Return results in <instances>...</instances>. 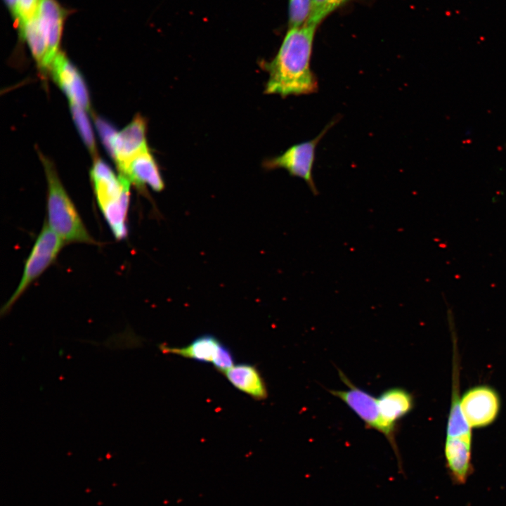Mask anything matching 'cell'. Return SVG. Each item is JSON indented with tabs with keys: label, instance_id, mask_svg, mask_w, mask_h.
<instances>
[{
	"label": "cell",
	"instance_id": "obj_1",
	"mask_svg": "<svg viewBox=\"0 0 506 506\" xmlns=\"http://www.w3.org/2000/svg\"><path fill=\"white\" fill-rule=\"evenodd\" d=\"M316 28L306 23L289 28L275 56L261 63L268 73L265 93L287 97L318 91V78L311 69Z\"/></svg>",
	"mask_w": 506,
	"mask_h": 506
},
{
	"label": "cell",
	"instance_id": "obj_2",
	"mask_svg": "<svg viewBox=\"0 0 506 506\" xmlns=\"http://www.w3.org/2000/svg\"><path fill=\"white\" fill-rule=\"evenodd\" d=\"M98 206L117 240L128 235L127 214L131 183L122 175L116 176L101 160H96L91 171Z\"/></svg>",
	"mask_w": 506,
	"mask_h": 506
},
{
	"label": "cell",
	"instance_id": "obj_3",
	"mask_svg": "<svg viewBox=\"0 0 506 506\" xmlns=\"http://www.w3.org/2000/svg\"><path fill=\"white\" fill-rule=\"evenodd\" d=\"M43 162L48 183L46 223L65 243L96 244L63 187L54 167L45 157Z\"/></svg>",
	"mask_w": 506,
	"mask_h": 506
},
{
	"label": "cell",
	"instance_id": "obj_4",
	"mask_svg": "<svg viewBox=\"0 0 506 506\" xmlns=\"http://www.w3.org/2000/svg\"><path fill=\"white\" fill-rule=\"evenodd\" d=\"M338 373L348 389H328V391L352 410L365 423L367 429L376 430L384 436L396 456L398 472L403 474L402 459L396 439L398 426L384 420L378 406L377 398L355 385L341 370L338 369Z\"/></svg>",
	"mask_w": 506,
	"mask_h": 506
},
{
	"label": "cell",
	"instance_id": "obj_5",
	"mask_svg": "<svg viewBox=\"0 0 506 506\" xmlns=\"http://www.w3.org/2000/svg\"><path fill=\"white\" fill-rule=\"evenodd\" d=\"M65 242L45 221L25 261L20 282L1 309L6 314L27 289L56 261Z\"/></svg>",
	"mask_w": 506,
	"mask_h": 506
},
{
	"label": "cell",
	"instance_id": "obj_6",
	"mask_svg": "<svg viewBox=\"0 0 506 506\" xmlns=\"http://www.w3.org/2000/svg\"><path fill=\"white\" fill-rule=\"evenodd\" d=\"M337 121L338 119H335L329 122L316 138L294 145L281 155L266 160L264 167L268 169L287 170L291 176L304 179L311 191L317 195L318 190L312 176L316 149L323 137Z\"/></svg>",
	"mask_w": 506,
	"mask_h": 506
},
{
	"label": "cell",
	"instance_id": "obj_7",
	"mask_svg": "<svg viewBox=\"0 0 506 506\" xmlns=\"http://www.w3.org/2000/svg\"><path fill=\"white\" fill-rule=\"evenodd\" d=\"M462 414L471 428L488 426L497 418L500 410L498 392L486 385L470 388L460 397Z\"/></svg>",
	"mask_w": 506,
	"mask_h": 506
},
{
	"label": "cell",
	"instance_id": "obj_8",
	"mask_svg": "<svg viewBox=\"0 0 506 506\" xmlns=\"http://www.w3.org/2000/svg\"><path fill=\"white\" fill-rule=\"evenodd\" d=\"M147 149L146 122L143 117L137 115L125 128L115 134L108 150L119 169Z\"/></svg>",
	"mask_w": 506,
	"mask_h": 506
},
{
	"label": "cell",
	"instance_id": "obj_9",
	"mask_svg": "<svg viewBox=\"0 0 506 506\" xmlns=\"http://www.w3.org/2000/svg\"><path fill=\"white\" fill-rule=\"evenodd\" d=\"M52 76L67 96L70 104L89 110V95L84 78L77 68L61 52H58L50 67Z\"/></svg>",
	"mask_w": 506,
	"mask_h": 506
},
{
	"label": "cell",
	"instance_id": "obj_10",
	"mask_svg": "<svg viewBox=\"0 0 506 506\" xmlns=\"http://www.w3.org/2000/svg\"><path fill=\"white\" fill-rule=\"evenodd\" d=\"M119 171L120 175L140 189L148 186L154 191L160 192L164 188L158 165L149 149L134 156Z\"/></svg>",
	"mask_w": 506,
	"mask_h": 506
},
{
	"label": "cell",
	"instance_id": "obj_11",
	"mask_svg": "<svg viewBox=\"0 0 506 506\" xmlns=\"http://www.w3.org/2000/svg\"><path fill=\"white\" fill-rule=\"evenodd\" d=\"M37 16L47 46L42 68L48 69L58 53L63 15L60 6L55 0H41Z\"/></svg>",
	"mask_w": 506,
	"mask_h": 506
},
{
	"label": "cell",
	"instance_id": "obj_12",
	"mask_svg": "<svg viewBox=\"0 0 506 506\" xmlns=\"http://www.w3.org/2000/svg\"><path fill=\"white\" fill-rule=\"evenodd\" d=\"M472 436L446 437L444 454L451 479L455 484H465L472 472Z\"/></svg>",
	"mask_w": 506,
	"mask_h": 506
},
{
	"label": "cell",
	"instance_id": "obj_13",
	"mask_svg": "<svg viewBox=\"0 0 506 506\" xmlns=\"http://www.w3.org/2000/svg\"><path fill=\"white\" fill-rule=\"evenodd\" d=\"M223 374L233 386L254 399L267 398L265 382L254 365L248 363L234 365Z\"/></svg>",
	"mask_w": 506,
	"mask_h": 506
},
{
	"label": "cell",
	"instance_id": "obj_14",
	"mask_svg": "<svg viewBox=\"0 0 506 506\" xmlns=\"http://www.w3.org/2000/svg\"><path fill=\"white\" fill-rule=\"evenodd\" d=\"M382 415L389 423L398 426V422L414 407V397L401 387H391L384 391L377 398Z\"/></svg>",
	"mask_w": 506,
	"mask_h": 506
},
{
	"label": "cell",
	"instance_id": "obj_15",
	"mask_svg": "<svg viewBox=\"0 0 506 506\" xmlns=\"http://www.w3.org/2000/svg\"><path fill=\"white\" fill-rule=\"evenodd\" d=\"M221 344L216 337L206 334L197 337L183 347H171L162 344L160 349L164 353L175 354L200 362L212 363Z\"/></svg>",
	"mask_w": 506,
	"mask_h": 506
},
{
	"label": "cell",
	"instance_id": "obj_16",
	"mask_svg": "<svg viewBox=\"0 0 506 506\" xmlns=\"http://www.w3.org/2000/svg\"><path fill=\"white\" fill-rule=\"evenodd\" d=\"M458 370L454 365L453 391L448 422L446 426V437L472 436L471 427L467 424L461 410L460 397L459 394Z\"/></svg>",
	"mask_w": 506,
	"mask_h": 506
},
{
	"label": "cell",
	"instance_id": "obj_17",
	"mask_svg": "<svg viewBox=\"0 0 506 506\" xmlns=\"http://www.w3.org/2000/svg\"><path fill=\"white\" fill-rule=\"evenodd\" d=\"M20 29L22 37L27 41L34 59L42 68L47 46L37 14L25 23Z\"/></svg>",
	"mask_w": 506,
	"mask_h": 506
},
{
	"label": "cell",
	"instance_id": "obj_18",
	"mask_svg": "<svg viewBox=\"0 0 506 506\" xmlns=\"http://www.w3.org/2000/svg\"><path fill=\"white\" fill-rule=\"evenodd\" d=\"M73 120L86 146L92 155H96V147L92 128L89 119L82 108L70 104Z\"/></svg>",
	"mask_w": 506,
	"mask_h": 506
},
{
	"label": "cell",
	"instance_id": "obj_19",
	"mask_svg": "<svg viewBox=\"0 0 506 506\" xmlns=\"http://www.w3.org/2000/svg\"><path fill=\"white\" fill-rule=\"evenodd\" d=\"M349 0H311V11L306 24L317 27L330 13L345 5Z\"/></svg>",
	"mask_w": 506,
	"mask_h": 506
},
{
	"label": "cell",
	"instance_id": "obj_20",
	"mask_svg": "<svg viewBox=\"0 0 506 506\" xmlns=\"http://www.w3.org/2000/svg\"><path fill=\"white\" fill-rule=\"evenodd\" d=\"M311 0L288 1L289 28L298 27L306 23L311 11Z\"/></svg>",
	"mask_w": 506,
	"mask_h": 506
},
{
	"label": "cell",
	"instance_id": "obj_21",
	"mask_svg": "<svg viewBox=\"0 0 506 506\" xmlns=\"http://www.w3.org/2000/svg\"><path fill=\"white\" fill-rule=\"evenodd\" d=\"M41 0H16L15 14L20 27L38 13Z\"/></svg>",
	"mask_w": 506,
	"mask_h": 506
},
{
	"label": "cell",
	"instance_id": "obj_22",
	"mask_svg": "<svg viewBox=\"0 0 506 506\" xmlns=\"http://www.w3.org/2000/svg\"><path fill=\"white\" fill-rule=\"evenodd\" d=\"M215 369L222 373L234 365V358L229 348L221 344L212 362Z\"/></svg>",
	"mask_w": 506,
	"mask_h": 506
},
{
	"label": "cell",
	"instance_id": "obj_23",
	"mask_svg": "<svg viewBox=\"0 0 506 506\" xmlns=\"http://www.w3.org/2000/svg\"><path fill=\"white\" fill-rule=\"evenodd\" d=\"M96 125L102 141L108 150L117 131L110 124L103 119H97Z\"/></svg>",
	"mask_w": 506,
	"mask_h": 506
},
{
	"label": "cell",
	"instance_id": "obj_24",
	"mask_svg": "<svg viewBox=\"0 0 506 506\" xmlns=\"http://www.w3.org/2000/svg\"><path fill=\"white\" fill-rule=\"evenodd\" d=\"M12 13L15 14L16 0H5Z\"/></svg>",
	"mask_w": 506,
	"mask_h": 506
}]
</instances>
